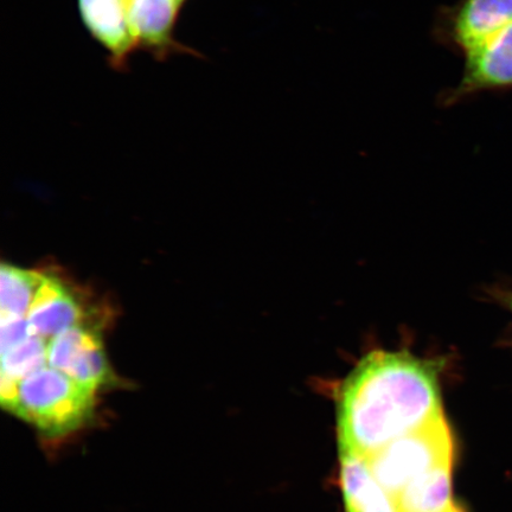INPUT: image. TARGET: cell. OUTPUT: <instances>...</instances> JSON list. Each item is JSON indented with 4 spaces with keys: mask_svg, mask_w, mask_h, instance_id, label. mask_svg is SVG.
<instances>
[{
    "mask_svg": "<svg viewBox=\"0 0 512 512\" xmlns=\"http://www.w3.org/2000/svg\"><path fill=\"white\" fill-rule=\"evenodd\" d=\"M441 362L411 351L368 352L339 384V450L368 458L444 415Z\"/></svg>",
    "mask_w": 512,
    "mask_h": 512,
    "instance_id": "cell-1",
    "label": "cell"
},
{
    "mask_svg": "<svg viewBox=\"0 0 512 512\" xmlns=\"http://www.w3.org/2000/svg\"><path fill=\"white\" fill-rule=\"evenodd\" d=\"M96 392L51 367L36 370L18 382L6 408L50 438L78 431L92 418Z\"/></svg>",
    "mask_w": 512,
    "mask_h": 512,
    "instance_id": "cell-2",
    "label": "cell"
},
{
    "mask_svg": "<svg viewBox=\"0 0 512 512\" xmlns=\"http://www.w3.org/2000/svg\"><path fill=\"white\" fill-rule=\"evenodd\" d=\"M454 443L445 415L402 435L366 458L371 472L395 499L416 478L453 463Z\"/></svg>",
    "mask_w": 512,
    "mask_h": 512,
    "instance_id": "cell-3",
    "label": "cell"
},
{
    "mask_svg": "<svg viewBox=\"0 0 512 512\" xmlns=\"http://www.w3.org/2000/svg\"><path fill=\"white\" fill-rule=\"evenodd\" d=\"M512 24V0H458L440 8L433 37L462 57Z\"/></svg>",
    "mask_w": 512,
    "mask_h": 512,
    "instance_id": "cell-4",
    "label": "cell"
},
{
    "mask_svg": "<svg viewBox=\"0 0 512 512\" xmlns=\"http://www.w3.org/2000/svg\"><path fill=\"white\" fill-rule=\"evenodd\" d=\"M463 59L462 78L439 94V105L451 107L482 93L512 91V24Z\"/></svg>",
    "mask_w": 512,
    "mask_h": 512,
    "instance_id": "cell-5",
    "label": "cell"
},
{
    "mask_svg": "<svg viewBox=\"0 0 512 512\" xmlns=\"http://www.w3.org/2000/svg\"><path fill=\"white\" fill-rule=\"evenodd\" d=\"M48 364L94 392L113 381L100 332L89 326H75L51 338Z\"/></svg>",
    "mask_w": 512,
    "mask_h": 512,
    "instance_id": "cell-6",
    "label": "cell"
},
{
    "mask_svg": "<svg viewBox=\"0 0 512 512\" xmlns=\"http://www.w3.org/2000/svg\"><path fill=\"white\" fill-rule=\"evenodd\" d=\"M128 22L137 47L164 59L174 53H191L175 40L179 10L174 0H126Z\"/></svg>",
    "mask_w": 512,
    "mask_h": 512,
    "instance_id": "cell-7",
    "label": "cell"
},
{
    "mask_svg": "<svg viewBox=\"0 0 512 512\" xmlns=\"http://www.w3.org/2000/svg\"><path fill=\"white\" fill-rule=\"evenodd\" d=\"M83 24L110 53L114 68L123 69L138 48L121 0H78Z\"/></svg>",
    "mask_w": 512,
    "mask_h": 512,
    "instance_id": "cell-8",
    "label": "cell"
},
{
    "mask_svg": "<svg viewBox=\"0 0 512 512\" xmlns=\"http://www.w3.org/2000/svg\"><path fill=\"white\" fill-rule=\"evenodd\" d=\"M83 316L85 312L67 286L56 277L43 275L27 317L32 332L50 341L64 331L83 325Z\"/></svg>",
    "mask_w": 512,
    "mask_h": 512,
    "instance_id": "cell-9",
    "label": "cell"
},
{
    "mask_svg": "<svg viewBox=\"0 0 512 512\" xmlns=\"http://www.w3.org/2000/svg\"><path fill=\"white\" fill-rule=\"evenodd\" d=\"M341 488L347 512H400L396 499L371 472L368 460L341 452Z\"/></svg>",
    "mask_w": 512,
    "mask_h": 512,
    "instance_id": "cell-10",
    "label": "cell"
},
{
    "mask_svg": "<svg viewBox=\"0 0 512 512\" xmlns=\"http://www.w3.org/2000/svg\"><path fill=\"white\" fill-rule=\"evenodd\" d=\"M452 465L444 464L413 480L396 503L400 512H465L452 494Z\"/></svg>",
    "mask_w": 512,
    "mask_h": 512,
    "instance_id": "cell-11",
    "label": "cell"
},
{
    "mask_svg": "<svg viewBox=\"0 0 512 512\" xmlns=\"http://www.w3.org/2000/svg\"><path fill=\"white\" fill-rule=\"evenodd\" d=\"M43 275L3 265L0 272L2 317H28Z\"/></svg>",
    "mask_w": 512,
    "mask_h": 512,
    "instance_id": "cell-12",
    "label": "cell"
},
{
    "mask_svg": "<svg viewBox=\"0 0 512 512\" xmlns=\"http://www.w3.org/2000/svg\"><path fill=\"white\" fill-rule=\"evenodd\" d=\"M48 342L40 336H32L2 354V376L17 382L48 364Z\"/></svg>",
    "mask_w": 512,
    "mask_h": 512,
    "instance_id": "cell-13",
    "label": "cell"
},
{
    "mask_svg": "<svg viewBox=\"0 0 512 512\" xmlns=\"http://www.w3.org/2000/svg\"><path fill=\"white\" fill-rule=\"evenodd\" d=\"M34 335L27 317H2L0 351L4 354Z\"/></svg>",
    "mask_w": 512,
    "mask_h": 512,
    "instance_id": "cell-14",
    "label": "cell"
},
{
    "mask_svg": "<svg viewBox=\"0 0 512 512\" xmlns=\"http://www.w3.org/2000/svg\"><path fill=\"white\" fill-rule=\"evenodd\" d=\"M185 2H187V0H174V3L176 4V6H177V8H178L179 10H181V9H182V6H183V4H184Z\"/></svg>",
    "mask_w": 512,
    "mask_h": 512,
    "instance_id": "cell-15",
    "label": "cell"
},
{
    "mask_svg": "<svg viewBox=\"0 0 512 512\" xmlns=\"http://www.w3.org/2000/svg\"><path fill=\"white\" fill-rule=\"evenodd\" d=\"M121 2H123L125 4L126 0H121Z\"/></svg>",
    "mask_w": 512,
    "mask_h": 512,
    "instance_id": "cell-16",
    "label": "cell"
}]
</instances>
